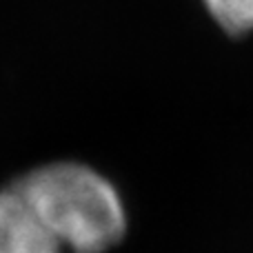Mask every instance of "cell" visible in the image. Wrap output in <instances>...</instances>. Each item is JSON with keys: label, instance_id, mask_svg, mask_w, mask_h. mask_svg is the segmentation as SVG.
Listing matches in <instances>:
<instances>
[{"label": "cell", "instance_id": "6da1fadb", "mask_svg": "<svg viewBox=\"0 0 253 253\" xmlns=\"http://www.w3.org/2000/svg\"><path fill=\"white\" fill-rule=\"evenodd\" d=\"M16 184L62 247L76 253H105L123 240V200L98 171L78 162H53L22 175Z\"/></svg>", "mask_w": 253, "mask_h": 253}, {"label": "cell", "instance_id": "7a4b0ae2", "mask_svg": "<svg viewBox=\"0 0 253 253\" xmlns=\"http://www.w3.org/2000/svg\"><path fill=\"white\" fill-rule=\"evenodd\" d=\"M0 253H62L16 182L0 191Z\"/></svg>", "mask_w": 253, "mask_h": 253}, {"label": "cell", "instance_id": "3957f363", "mask_svg": "<svg viewBox=\"0 0 253 253\" xmlns=\"http://www.w3.org/2000/svg\"><path fill=\"white\" fill-rule=\"evenodd\" d=\"M213 20L231 36L253 31V0H205Z\"/></svg>", "mask_w": 253, "mask_h": 253}]
</instances>
